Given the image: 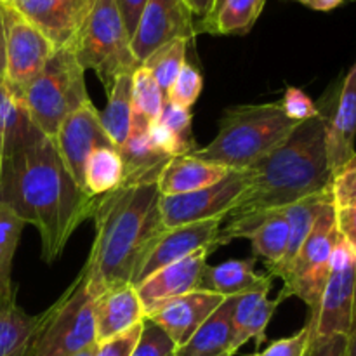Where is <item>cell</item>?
I'll list each match as a JSON object with an SVG mask.
<instances>
[{"label": "cell", "mask_w": 356, "mask_h": 356, "mask_svg": "<svg viewBox=\"0 0 356 356\" xmlns=\"http://www.w3.org/2000/svg\"><path fill=\"white\" fill-rule=\"evenodd\" d=\"M96 198L73 181L54 141L37 127L2 163L0 202L37 228L47 264L61 257L75 229L90 218Z\"/></svg>", "instance_id": "cell-1"}, {"label": "cell", "mask_w": 356, "mask_h": 356, "mask_svg": "<svg viewBox=\"0 0 356 356\" xmlns=\"http://www.w3.org/2000/svg\"><path fill=\"white\" fill-rule=\"evenodd\" d=\"M327 120L329 115L320 110L318 117L301 122L280 146L245 169L249 183L222 219L216 249L247 238L270 212L330 190Z\"/></svg>", "instance_id": "cell-2"}, {"label": "cell", "mask_w": 356, "mask_h": 356, "mask_svg": "<svg viewBox=\"0 0 356 356\" xmlns=\"http://www.w3.org/2000/svg\"><path fill=\"white\" fill-rule=\"evenodd\" d=\"M90 219L94 240L86 266V287L99 298L118 285H134L149 250L163 233L156 184L120 186L97 197Z\"/></svg>", "instance_id": "cell-3"}, {"label": "cell", "mask_w": 356, "mask_h": 356, "mask_svg": "<svg viewBox=\"0 0 356 356\" xmlns=\"http://www.w3.org/2000/svg\"><path fill=\"white\" fill-rule=\"evenodd\" d=\"M298 125L284 113L280 103L226 108L216 138L191 155L229 170H245L280 146Z\"/></svg>", "instance_id": "cell-4"}, {"label": "cell", "mask_w": 356, "mask_h": 356, "mask_svg": "<svg viewBox=\"0 0 356 356\" xmlns=\"http://www.w3.org/2000/svg\"><path fill=\"white\" fill-rule=\"evenodd\" d=\"M13 89L26 108L35 127L49 139L54 138L68 115L90 103L86 70L76 59L73 47L56 49L44 68L30 82Z\"/></svg>", "instance_id": "cell-5"}, {"label": "cell", "mask_w": 356, "mask_h": 356, "mask_svg": "<svg viewBox=\"0 0 356 356\" xmlns=\"http://www.w3.org/2000/svg\"><path fill=\"white\" fill-rule=\"evenodd\" d=\"M73 49L83 70H92L106 90L118 75L139 68L115 0H92Z\"/></svg>", "instance_id": "cell-6"}, {"label": "cell", "mask_w": 356, "mask_h": 356, "mask_svg": "<svg viewBox=\"0 0 356 356\" xmlns=\"http://www.w3.org/2000/svg\"><path fill=\"white\" fill-rule=\"evenodd\" d=\"M96 298L80 271L61 298L40 313V325L30 356H73L96 343Z\"/></svg>", "instance_id": "cell-7"}, {"label": "cell", "mask_w": 356, "mask_h": 356, "mask_svg": "<svg viewBox=\"0 0 356 356\" xmlns=\"http://www.w3.org/2000/svg\"><path fill=\"white\" fill-rule=\"evenodd\" d=\"M339 240V232L336 225V205L329 204L315 221L312 233L299 249L287 270L282 273L284 289L278 301L287 298H299L315 313L322 298L323 287L330 273L332 254Z\"/></svg>", "instance_id": "cell-8"}, {"label": "cell", "mask_w": 356, "mask_h": 356, "mask_svg": "<svg viewBox=\"0 0 356 356\" xmlns=\"http://www.w3.org/2000/svg\"><path fill=\"white\" fill-rule=\"evenodd\" d=\"M355 291L356 254L339 235L318 308L315 313H309L308 323L312 327V337L348 334L353 313Z\"/></svg>", "instance_id": "cell-9"}, {"label": "cell", "mask_w": 356, "mask_h": 356, "mask_svg": "<svg viewBox=\"0 0 356 356\" xmlns=\"http://www.w3.org/2000/svg\"><path fill=\"white\" fill-rule=\"evenodd\" d=\"M249 183L247 170H232L219 183L193 193L162 197L160 195V216L165 229L177 228L191 222L207 221L228 214L232 205L243 193Z\"/></svg>", "instance_id": "cell-10"}, {"label": "cell", "mask_w": 356, "mask_h": 356, "mask_svg": "<svg viewBox=\"0 0 356 356\" xmlns=\"http://www.w3.org/2000/svg\"><path fill=\"white\" fill-rule=\"evenodd\" d=\"M193 17L184 0H148L131 38L132 54L139 66L169 42L179 38L190 42L198 33Z\"/></svg>", "instance_id": "cell-11"}, {"label": "cell", "mask_w": 356, "mask_h": 356, "mask_svg": "<svg viewBox=\"0 0 356 356\" xmlns=\"http://www.w3.org/2000/svg\"><path fill=\"white\" fill-rule=\"evenodd\" d=\"M0 3L6 24V80L9 86L23 87L44 68L56 49L19 13Z\"/></svg>", "instance_id": "cell-12"}, {"label": "cell", "mask_w": 356, "mask_h": 356, "mask_svg": "<svg viewBox=\"0 0 356 356\" xmlns=\"http://www.w3.org/2000/svg\"><path fill=\"white\" fill-rule=\"evenodd\" d=\"M52 141H54L66 169L72 174L73 181L83 190H86L83 170H86V163L90 153L97 148H115L111 139L104 132L99 110L94 106L92 101L68 115L61 122Z\"/></svg>", "instance_id": "cell-13"}, {"label": "cell", "mask_w": 356, "mask_h": 356, "mask_svg": "<svg viewBox=\"0 0 356 356\" xmlns=\"http://www.w3.org/2000/svg\"><path fill=\"white\" fill-rule=\"evenodd\" d=\"M33 24L54 49L73 47L92 0H6Z\"/></svg>", "instance_id": "cell-14"}, {"label": "cell", "mask_w": 356, "mask_h": 356, "mask_svg": "<svg viewBox=\"0 0 356 356\" xmlns=\"http://www.w3.org/2000/svg\"><path fill=\"white\" fill-rule=\"evenodd\" d=\"M222 219H207V221L191 222V225L177 226V228L163 229L162 235L155 242V245L149 250L148 257L143 263L139 270L136 285L153 275L155 271L169 266V264L177 263L184 257L191 256L200 249L216 250V240H218L219 229H221Z\"/></svg>", "instance_id": "cell-15"}, {"label": "cell", "mask_w": 356, "mask_h": 356, "mask_svg": "<svg viewBox=\"0 0 356 356\" xmlns=\"http://www.w3.org/2000/svg\"><path fill=\"white\" fill-rule=\"evenodd\" d=\"M211 254L212 249H200L191 256L169 264L139 282L136 285V292L141 299L145 318L165 302L188 294V292L197 291L202 270L205 268V264H209L207 259Z\"/></svg>", "instance_id": "cell-16"}, {"label": "cell", "mask_w": 356, "mask_h": 356, "mask_svg": "<svg viewBox=\"0 0 356 356\" xmlns=\"http://www.w3.org/2000/svg\"><path fill=\"white\" fill-rule=\"evenodd\" d=\"M225 298L221 296L193 291L165 302L146 318L162 327L176 344L177 350L190 341V337L200 329L202 323L214 313V309Z\"/></svg>", "instance_id": "cell-17"}, {"label": "cell", "mask_w": 356, "mask_h": 356, "mask_svg": "<svg viewBox=\"0 0 356 356\" xmlns=\"http://www.w3.org/2000/svg\"><path fill=\"white\" fill-rule=\"evenodd\" d=\"M356 138V63L348 72L337 104L327 120V159L332 177L355 156Z\"/></svg>", "instance_id": "cell-18"}, {"label": "cell", "mask_w": 356, "mask_h": 356, "mask_svg": "<svg viewBox=\"0 0 356 356\" xmlns=\"http://www.w3.org/2000/svg\"><path fill=\"white\" fill-rule=\"evenodd\" d=\"M145 320L141 299L134 285H118L96 299V343H106Z\"/></svg>", "instance_id": "cell-19"}, {"label": "cell", "mask_w": 356, "mask_h": 356, "mask_svg": "<svg viewBox=\"0 0 356 356\" xmlns=\"http://www.w3.org/2000/svg\"><path fill=\"white\" fill-rule=\"evenodd\" d=\"M256 257L249 259H229L226 263L211 266L205 264L202 270L197 291L211 292L221 298L249 294L257 291H271L273 278L270 275L256 273Z\"/></svg>", "instance_id": "cell-20"}, {"label": "cell", "mask_w": 356, "mask_h": 356, "mask_svg": "<svg viewBox=\"0 0 356 356\" xmlns=\"http://www.w3.org/2000/svg\"><path fill=\"white\" fill-rule=\"evenodd\" d=\"M232 172L226 167L218 163L205 162L193 155L172 156L163 167L156 188L162 197H174V195L193 193L219 183L222 177Z\"/></svg>", "instance_id": "cell-21"}, {"label": "cell", "mask_w": 356, "mask_h": 356, "mask_svg": "<svg viewBox=\"0 0 356 356\" xmlns=\"http://www.w3.org/2000/svg\"><path fill=\"white\" fill-rule=\"evenodd\" d=\"M270 291L249 292V294L236 296L233 306V355L247 343L256 341L257 348L266 341V329L271 316L277 312L280 301L268 299Z\"/></svg>", "instance_id": "cell-22"}, {"label": "cell", "mask_w": 356, "mask_h": 356, "mask_svg": "<svg viewBox=\"0 0 356 356\" xmlns=\"http://www.w3.org/2000/svg\"><path fill=\"white\" fill-rule=\"evenodd\" d=\"M235 298H225L190 341L177 348L174 356H235L232 351Z\"/></svg>", "instance_id": "cell-23"}, {"label": "cell", "mask_w": 356, "mask_h": 356, "mask_svg": "<svg viewBox=\"0 0 356 356\" xmlns=\"http://www.w3.org/2000/svg\"><path fill=\"white\" fill-rule=\"evenodd\" d=\"M118 152L124 163L122 186L156 184L163 167L172 159L149 141L148 132H131Z\"/></svg>", "instance_id": "cell-24"}, {"label": "cell", "mask_w": 356, "mask_h": 356, "mask_svg": "<svg viewBox=\"0 0 356 356\" xmlns=\"http://www.w3.org/2000/svg\"><path fill=\"white\" fill-rule=\"evenodd\" d=\"M332 191L327 190L322 193L312 195V197H306L302 200L296 202V204L287 205L284 207L285 218L289 222V245L285 257L275 266H266L268 275L271 278H280L282 273L289 268V264L294 261V257L298 256L299 249L302 247V243L306 242L308 235L312 233L315 221L318 219V216L322 214L323 209L329 204H332Z\"/></svg>", "instance_id": "cell-25"}, {"label": "cell", "mask_w": 356, "mask_h": 356, "mask_svg": "<svg viewBox=\"0 0 356 356\" xmlns=\"http://www.w3.org/2000/svg\"><path fill=\"white\" fill-rule=\"evenodd\" d=\"M38 325L40 315L24 313L16 294L0 298V356H30Z\"/></svg>", "instance_id": "cell-26"}, {"label": "cell", "mask_w": 356, "mask_h": 356, "mask_svg": "<svg viewBox=\"0 0 356 356\" xmlns=\"http://www.w3.org/2000/svg\"><path fill=\"white\" fill-rule=\"evenodd\" d=\"M35 125L26 108L3 76H0V172L6 156L30 136Z\"/></svg>", "instance_id": "cell-27"}, {"label": "cell", "mask_w": 356, "mask_h": 356, "mask_svg": "<svg viewBox=\"0 0 356 356\" xmlns=\"http://www.w3.org/2000/svg\"><path fill=\"white\" fill-rule=\"evenodd\" d=\"M132 117V73H122L108 90V101L99 111L101 124L115 148L120 149L131 132Z\"/></svg>", "instance_id": "cell-28"}, {"label": "cell", "mask_w": 356, "mask_h": 356, "mask_svg": "<svg viewBox=\"0 0 356 356\" xmlns=\"http://www.w3.org/2000/svg\"><path fill=\"white\" fill-rule=\"evenodd\" d=\"M266 0H225L218 10L197 24V31L214 35H243L263 13Z\"/></svg>", "instance_id": "cell-29"}, {"label": "cell", "mask_w": 356, "mask_h": 356, "mask_svg": "<svg viewBox=\"0 0 356 356\" xmlns=\"http://www.w3.org/2000/svg\"><path fill=\"white\" fill-rule=\"evenodd\" d=\"M165 96L156 86L149 72L139 66L132 73V117L131 132H148L149 125L155 124L162 111ZM129 132V134H131Z\"/></svg>", "instance_id": "cell-30"}, {"label": "cell", "mask_w": 356, "mask_h": 356, "mask_svg": "<svg viewBox=\"0 0 356 356\" xmlns=\"http://www.w3.org/2000/svg\"><path fill=\"white\" fill-rule=\"evenodd\" d=\"M252 245L254 257H263L266 266H275L285 257L289 245V222L284 211L270 212L263 221L247 235Z\"/></svg>", "instance_id": "cell-31"}, {"label": "cell", "mask_w": 356, "mask_h": 356, "mask_svg": "<svg viewBox=\"0 0 356 356\" xmlns=\"http://www.w3.org/2000/svg\"><path fill=\"white\" fill-rule=\"evenodd\" d=\"M124 181V163L117 148H97L87 159L83 184L92 197L115 191Z\"/></svg>", "instance_id": "cell-32"}, {"label": "cell", "mask_w": 356, "mask_h": 356, "mask_svg": "<svg viewBox=\"0 0 356 356\" xmlns=\"http://www.w3.org/2000/svg\"><path fill=\"white\" fill-rule=\"evenodd\" d=\"M23 228L24 221L0 202V298L16 294L13 284V263Z\"/></svg>", "instance_id": "cell-33"}, {"label": "cell", "mask_w": 356, "mask_h": 356, "mask_svg": "<svg viewBox=\"0 0 356 356\" xmlns=\"http://www.w3.org/2000/svg\"><path fill=\"white\" fill-rule=\"evenodd\" d=\"M186 49L188 40H181V38L179 40H172L169 44L162 45L160 49H156L141 65L143 68L148 70L149 75L156 82V86L163 92V96L170 89L174 80L177 79L183 66L186 65Z\"/></svg>", "instance_id": "cell-34"}, {"label": "cell", "mask_w": 356, "mask_h": 356, "mask_svg": "<svg viewBox=\"0 0 356 356\" xmlns=\"http://www.w3.org/2000/svg\"><path fill=\"white\" fill-rule=\"evenodd\" d=\"M202 87H204V76H202V73L195 66L186 63L183 66V70L179 72V75H177V79L170 86V89L167 90L165 99L177 104V106H183L190 110L197 103L198 96L202 92Z\"/></svg>", "instance_id": "cell-35"}, {"label": "cell", "mask_w": 356, "mask_h": 356, "mask_svg": "<svg viewBox=\"0 0 356 356\" xmlns=\"http://www.w3.org/2000/svg\"><path fill=\"white\" fill-rule=\"evenodd\" d=\"M176 344L172 343L165 330L152 320H143V329L131 356H172Z\"/></svg>", "instance_id": "cell-36"}, {"label": "cell", "mask_w": 356, "mask_h": 356, "mask_svg": "<svg viewBox=\"0 0 356 356\" xmlns=\"http://www.w3.org/2000/svg\"><path fill=\"white\" fill-rule=\"evenodd\" d=\"M159 122L165 125L169 131H172L191 152H197L198 146L193 139V131H191V122H193V115L188 108L177 106V104L170 103V101H163L162 111H160Z\"/></svg>", "instance_id": "cell-37"}, {"label": "cell", "mask_w": 356, "mask_h": 356, "mask_svg": "<svg viewBox=\"0 0 356 356\" xmlns=\"http://www.w3.org/2000/svg\"><path fill=\"white\" fill-rule=\"evenodd\" d=\"M336 207H356V153L341 170H337L330 184Z\"/></svg>", "instance_id": "cell-38"}, {"label": "cell", "mask_w": 356, "mask_h": 356, "mask_svg": "<svg viewBox=\"0 0 356 356\" xmlns=\"http://www.w3.org/2000/svg\"><path fill=\"white\" fill-rule=\"evenodd\" d=\"M284 110V113L287 115L291 120L294 122H306L312 120V118L318 117L320 115V106L312 101V97L305 92V90L298 89V87H287L285 89L284 97L282 101H278Z\"/></svg>", "instance_id": "cell-39"}, {"label": "cell", "mask_w": 356, "mask_h": 356, "mask_svg": "<svg viewBox=\"0 0 356 356\" xmlns=\"http://www.w3.org/2000/svg\"><path fill=\"white\" fill-rule=\"evenodd\" d=\"M309 337H312V327L306 322V325L294 336L273 341L266 350L250 356H302L309 343Z\"/></svg>", "instance_id": "cell-40"}, {"label": "cell", "mask_w": 356, "mask_h": 356, "mask_svg": "<svg viewBox=\"0 0 356 356\" xmlns=\"http://www.w3.org/2000/svg\"><path fill=\"white\" fill-rule=\"evenodd\" d=\"M141 329L143 322L131 327L125 332H122L120 336L113 337V339L106 341V343H101L99 348H97L96 356H131L132 350H134L136 343L139 339Z\"/></svg>", "instance_id": "cell-41"}, {"label": "cell", "mask_w": 356, "mask_h": 356, "mask_svg": "<svg viewBox=\"0 0 356 356\" xmlns=\"http://www.w3.org/2000/svg\"><path fill=\"white\" fill-rule=\"evenodd\" d=\"M346 334H332L323 337H309V343L302 356H344Z\"/></svg>", "instance_id": "cell-42"}, {"label": "cell", "mask_w": 356, "mask_h": 356, "mask_svg": "<svg viewBox=\"0 0 356 356\" xmlns=\"http://www.w3.org/2000/svg\"><path fill=\"white\" fill-rule=\"evenodd\" d=\"M336 225L341 238L356 254V207H336Z\"/></svg>", "instance_id": "cell-43"}, {"label": "cell", "mask_w": 356, "mask_h": 356, "mask_svg": "<svg viewBox=\"0 0 356 356\" xmlns=\"http://www.w3.org/2000/svg\"><path fill=\"white\" fill-rule=\"evenodd\" d=\"M146 2L148 0H115V3L118 7V13L122 16V21L125 24V30H127L131 38L134 37V31L138 28L139 17H141Z\"/></svg>", "instance_id": "cell-44"}, {"label": "cell", "mask_w": 356, "mask_h": 356, "mask_svg": "<svg viewBox=\"0 0 356 356\" xmlns=\"http://www.w3.org/2000/svg\"><path fill=\"white\" fill-rule=\"evenodd\" d=\"M188 6V9L191 10V14L202 19L211 16V13L214 10L216 0H184Z\"/></svg>", "instance_id": "cell-45"}, {"label": "cell", "mask_w": 356, "mask_h": 356, "mask_svg": "<svg viewBox=\"0 0 356 356\" xmlns=\"http://www.w3.org/2000/svg\"><path fill=\"white\" fill-rule=\"evenodd\" d=\"M344 356H356V291L353 301V313H351V323L346 334V351Z\"/></svg>", "instance_id": "cell-46"}, {"label": "cell", "mask_w": 356, "mask_h": 356, "mask_svg": "<svg viewBox=\"0 0 356 356\" xmlns=\"http://www.w3.org/2000/svg\"><path fill=\"white\" fill-rule=\"evenodd\" d=\"M0 76L6 79V24H3L2 3H0Z\"/></svg>", "instance_id": "cell-47"}, {"label": "cell", "mask_w": 356, "mask_h": 356, "mask_svg": "<svg viewBox=\"0 0 356 356\" xmlns=\"http://www.w3.org/2000/svg\"><path fill=\"white\" fill-rule=\"evenodd\" d=\"M298 2L305 3V6L312 7L315 10H332L344 3L346 0H298Z\"/></svg>", "instance_id": "cell-48"}, {"label": "cell", "mask_w": 356, "mask_h": 356, "mask_svg": "<svg viewBox=\"0 0 356 356\" xmlns=\"http://www.w3.org/2000/svg\"><path fill=\"white\" fill-rule=\"evenodd\" d=\"M97 348H99V344L94 343V344H90V346H87L86 350L79 351V353H75L73 356H96V353H97Z\"/></svg>", "instance_id": "cell-49"}, {"label": "cell", "mask_w": 356, "mask_h": 356, "mask_svg": "<svg viewBox=\"0 0 356 356\" xmlns=\"http://www.w3.org/2000/svg\"><path fill=\"white\" fill-rule=\"evenodd\" d=\"M222 2H225V0H216V6H214V10H218L219 9V6H221V3ZM214 10H212V13H214ZM211 13V14H212ZM205 19H207V17H205ZM202 21H204V19H202Z\"/></svg>", "instance_id": "cell-50"}, {"label": "cell", "mask_w": 356, "mask_h": 356, "mask_svg": "<svg viewBox=\"0 0 356 356\" xmlns=\"http://www.w3.org/2000/svg\"><path fill=\"white\" fill-rule=\"evenodd\" d=\"M0 2H6V0H0Z\"/></svg>", "instance_id": "cell-51"}, {"label": "cell", "mask_w": 356, "mask_h": 356, "mask_svg": "<svg viewBox=\"0 0 356 356\" xmlns=\"http://www.w3.org/2000/svg\"><path fill=\"white\" fill-rule=\"evenodd\" d=\"M172 356H174V355H172Z\"/></svg>", "instance_id": "cell-52"}]
</instances>
